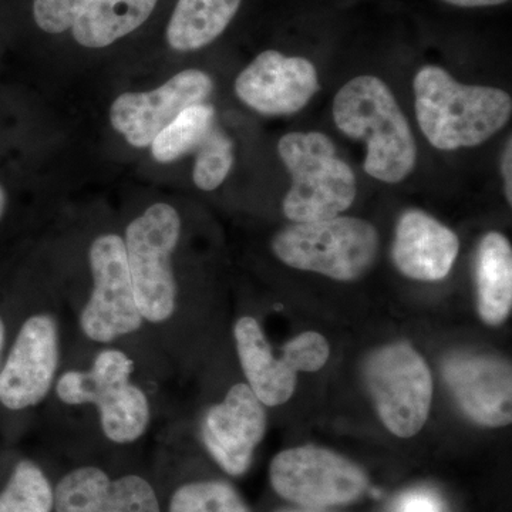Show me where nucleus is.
Instances as JSON below:
<instances>
[{"instance_id":"1","label":"nucleus","mask_w":512,"mask_h":512,"mask_svg":"<svg viewBox=\"0 0 512 512\" xmlns=\"http://www.w3.org/2000/svg\"><path fill=\"white\" fill-rule=\"evenodd\" d=\"M413 87L421 133L439 150L480 146L511 119L510 94L497 87L458 83L443 67L424 66Z\"/></svg>"},{"instance_id":"2","label":"nucleus","mask_w":512,"mask_h":512,"mask_svg":"<svg viewBox=\"0 0 512 512\" xmlns=\"http://www.w3.org/2000/svg\"><path fill=\"white\" fill-rule=\"evenodd\" d=\"M333 120L345 136L365 141L363 168L370 177L399 184L413 173L417 146L412 127L382 79L357 76L333 100Z\"/></svg>"},{"instance_id":"3","label":"nucleus","mask_w":512,"mask_h":512,"mask_svg":"<svg viewBox=\"0 0 512 512\" xmlns=\"http://www.w3.org/2000/svg\"><path fill=\"white\" fill-rule=\"evenodd\" d=\"M278 154L291 175L284 214L293 224L330 220L356 200L355 171L319 131H293L279 140Z\"/></svg>"},{"instance_id":"4","label":"nucleus","mask_w":512,"mask_h":512,"mask_svg":"<svg viewBox=\"0 0 512 512\" xmlns=\"http://www.w3.org/2000/svg\"><path fill=\"white\" fill-rule=\"evenodd\" d=\"M134 362L119 349H106L90 370H70L56 382V394L69 406L94 404L104 436L116 444L136 443L151 420L147 394L131 382Z\"/></svg>"},{"instance_id":"5","label":"nucleus","mask_w":512,"mask_h":512,"mask_svg":"<svg viewBox=\"0 0 512 512\" xmlns=\"http://www.w3.org/2000/svg\"><path fill=\"white\" fill-rule=\"evenodd\" d=\"M379 247L377 229L353 217L293 224L272 241V251L285 265L345 282L372 268Z\"/></svg>"},{"instance_id":"6","label":"nucleus","mask_w":512,"mask_h":512,"mask_svg":"<svg viewBox=\"0 0 512 512\" xmlns=\"http://www.w3.org/2000/svg\"><path fill=\"white\" fill-rule=\"evenodd\" d=\"M180 234V215L164 202L151 205L126 229L128 272L138 311L146 322H167L177 308L171 256Z\"/></svg>"},{"instance_id":"7","label":"nucleus","mask_w":512,"mask_h":512,"mask_svg":"<svg viewBox=\"0 0 512 512\" xmlns=\"http://www.w3.org/2000/svg\"><path fill=\"white\" fill-rule=\"evenodd\" d=\"M365 377L386 429L402 439L416 436L433 400V377L423 356L407 343L384 346L367 360Z\"/></svg>"},{"instance_id":"8","label":"nucleus","mask_w":512,"mask_h":512,"mask_svg":"<svg viewBox=\"0 0 512 512\" xmlns=\"http://www.w3.org/2000/svg\"><path fill=\"white\" fill-rule=\"evenodd\" d=\"M234 336L248 386L268 407L288 402L295 393L298 373L318 372L329 359L328 340L316 332H303L289 340L281 359H276L264 330L251 316L235 323Z\"/></svg>"},{"instance_id":"9","label":"nucleus","mask_w":512,"mask_h":512,"mask_svg":"<svg viewBox=\"0 0 512 512\" xmlns=\"http://www.w3.org/2000/svg\"><path fill=\"white\" fill-rule=\"evenodd\" d=\"M269 477L276 494L306 508L355 503L369 485L365 471L357 464L315 446L279 453L272 460Z\"/></svg>"},{"instance_id":"10","label":"nucleus","mask_w":512,"mask_h":512,"mask_svg":"<svg viewBox=\"0 0 512 512\" xmlns=\"http://www.w3.org/2000/svg\"><path fill=\"white\" fill-rule=\"evenodd\" d=\"M93 291L80 315L87 339L110 343L137 332L144 319L137 308L124 239L116 234L94 239L89 252Z\"/></svg>"},{"instance_id":"11","label":"nucleus","mask_w":512,"mask_h":512,"mask_svg":"<svg viewBox=\"0 0 512 512\" xmlns=\"http://www.w3.org/2000/svg\"><path fill=\"white\" fill-rule=\"evenodd\" d=\"M59 360V326L55 316H30L0 369V403L18 412L42 402L55 384Z\"/></svg>"},{"instance_id":"12","label":"nucleus","mask_w":512,"mask_h":512,"mask_svg":"<svg viewBox=\"0 0 512 512\" xmlns=\"http://www.w3.org/2000/svg\"><path fill=\"white\" fill-rule=\"evenodd\" d=\"M212 90L214 82L207 73L183 70L153 92L117 97L110 109L111 126L130 146L146 148L181 111L204 103Z\"/></svg>"},{"instance_id":"13","label":"nucleus","mask_w":512,"mask_h":512,"mask_svg":"<svg viewBox=\"0 0 512 512\" xmlns=\"http://www.w3.org/2000/svg\"><path fill=\"white\" fill-rule=\"evenodd\" d=\"M319 90L311 60L276 50L259 53L235 80L238 99L264 116H292L305 109Z\"/></svg>"},{"instance_id":"14","label":"nucleus","mask_w":512,"mask_h":512,"mask_svg":"<svg viewBox=\"0 0 512 512\" xmlns=\"http://www.w3.org/2000/svg\"><path fill=\"white\" fill-rule=\"evenodd\" d=\"M265 433L264 404L245 383L232 386L225 399L205 413L201 424L202 443L231 477L247 473Z\"/></svg>"},{"instance_id":"15","label":"nucleus","mask_w":512,"mask_h":512,"mask_svg":"<svg viewBox=\"0 0 512 512\" xmlns=\"http://www.w3.org/2000/svg\"><path fill=\"white\" fill-rule=\"evenodd\" d=\"M443 375L468 419L485 427H504L511 423L510 363L500 357L460 353L448 357Z\"/></svg>"},{"instance_id":"16","label":"nucleus","mask_w":512,"mask_h":512,"mask_svg":"<svg viewBox=\"0 0 512 512\" xmlns=\"http://www.w3.org/2000/svg\"><path fill=\"white\" fill-rule=\"evenodd\" d=\"M55 512H164L156 487L140 474L111 476L97 466L72 468L55 483Z\"/></svg>"},{"instance_id":"17","label":"nucleus","mask_w":512,"mask_h":512,"mask_svg":"<svg viewBox=\"0 0 512 512\" xmlns=\"http://www.w3.org/2000/svg\"><path fill=\"white\" fill-rule=\"evenodd\" d=\"M460 241L446 225L427 212H403L392 248L394 265L410 279L436 282L446 278L456 262Z\"/></svg>"},{"instance_id":"18","label":"nucleus","mask_w":512,"mask_h":512,"mask_svg":"<svg viewBox=\"0 0 512 512\" xmlns=\"http://www.w3.org/2000/svg\"><path fill=\"white\" fill-rule=\"evenodd\" d=\"M478 313L490 326L504 323L512 308V248L500 232H488L477 251Z\"/></svg>"},{"instance_id":"19","label":"nucleus","mask_w":512,"mask_h":512,"mask_svg":"<svg viewBox=\"0 0 512 512\" xmlns=\"http://www.w3.org/2000/svg\"><path fill=\"white\" fill-rule=\"evenodd\" d=\"M242 0H178L165 37L175 52H195L211 45L237 16Z\"/></svg>"},{"instance_id":"20","label":"nucleus","mask_w":512,"mask_h":512,"mask_svg":"<svg viewBox=\"0 0 512 512\" xmlns=\"http://www.w3.org/2000/svg\"><path fill=\"white\" fill-rule=\"evenodd\" d=\"M158 0H93L72 26L74 40L87 49H103L143 26Z\"/></svg>"},{"instance_id":"21","label":"nucleus","mask_w":512,"mask_h":512,"mask_svg":"<svg viewBox=\"0 0 512 512\" xmlns=\"http://www.w3.org/2000/svg\"><path fill=\"white\" fill-rule=\"evenodd\" d=\"M214 121L215 110L210 104H195L181 111L151 143L154 160L174 163L197 150L214 128Z\"/></svg>"},{"instance_id":"22","label":"nucleus","mask_w":512,"mask_h":512,"mask_svg":"<svg viewBox=\"0 0 512 512\" xmlns=\"http://www.w3.org/2000/svg\"><path fill=\"white\" fill-rule=\"evenodd\" d=\"M0 512H55V483L36 461L15 464L0 490Z\"/></svg>"},{"instance_id":"23","label":"nucleus","mask_w":512,"mask_h":512,"mask_svg":"<svg viewBox=\"0 0 512 512\" xmlns=\"http://www.w3.org/2000/svg\"><path fill=\"white\" fill-rule=\"evenodd\" d=\"M167 512H251L242 495L221 480H195L178 485Z\"/></svg>"},{"instance_id":"24","label":"nucleus","mask_w":512,"mask_h":512,"mask_svg":"<svg viewBox=\"0 0 512 512\" xmlns=\"http://www.w3.org/2000/svg\"><path fill=\"white\" fill-rule=\"evenodd\" d=\"M234 165V143L231 138L214 126L207 138L197 148L192 178L202 191H214L231 173Z\"/></svg>"},{"instance_id":"25","label":"nucleus","mask_w":512,"mask_h":512,"mask_svg":"<svg viewBox=\"0 0 512 512\" xmlns=\"http://www.w3.org/2000/svg\"><path fill=\"white\" fill-rule=\"evenodd\" d=\"M93 0H33V19L43 32L60 35L72 29Z\"/></svg>"},{"instance_id":"26","label":"nucleus","mask_w":512,"mask_h":512,"mask_svg":"<svg viewBox=\"0 0 512 512\" xmlns=\"http://www.w3.org/2000/svg\"><path fill=\"white\" fill-rule=\"evenodd\" d=\"M396 512H443L441 504L436 495L427 491H413L404 495L397 505Z\"/></svg>"},{"instance_id":"27","label":"nucleus","mask_w":512,"mask_h":512,"mask_svg":"<svg viewBox=\"0 0 512 512\" xmlns=\"http://www.w3.org/2000/svg\"><path fill=\"white\" fill-rule=\"evenodd\" d=\"M503 178H504V192L505 198H507L508 204L512 202V146L511 138L508 140L507 146H505L503 156Z\"/></svg>"},{"instance_id":"28","label":"nucleus","mask_w":512,"mask_h":512,"mask_svg":"<svg viewBox=\"0 0 512 512\" xmlns=\"http://www.w3.org/2000/svg\"><path fill=\"white\" fill-rule=\"evenodd\" d=\"M443 2L457 8H490V6L504 5L510 0H443Z\"/></svg>"},{"instance_id":"29","label":"nucleus","mask_w":512,"mask_h":512,"mask_svg":"<svg viewBox=\"0 0 512 512\" xmlns=\"http://www.w3.org/2000/svg\"><path fill=\"white\" fill-rule=\"evenodd\" d=\"M5 336H6L5 323H3L2 318H0V360H2L3 346H5Z\"/></svg>"},{"instance_id":"30","label":"nucleus","mask_w":512,"mask_h":512,"mask_svg":"<svg viewBox=\"0 0 512 512\" xmlns=\"http://www.w3.org/2000/svg\"><path fill=\"white\" fill-rule=\"evenodd\" d=\"M6 208V192L3 190L2 185H0V218L3 217V212H5Z\"/></svg>"}]
</instances>
